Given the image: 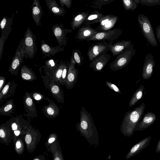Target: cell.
<instances>
[{
  "instance_id": "cell-1",
  "label": "cell",
  "mask_w": 160,
  "mask_h": 160,
  "mask_svg": "<svg viewBox=\"0 0 160 160\" xmlns=\"http://www.w3.org/2000/svg\"><path fill=\"white\" fill-rule=\"evenodd\" d=\"M80 115V122L76 124L77 130L80 132L81 135L83 136L91 145L98 146L99 144L98 134L91 115L83 106Z\"/></svg>"
},
{
  "instance_id": "cell-2",
  "label": "cell",
  "mask_w": 160,
  "mask_h": 160,
  "mask_svg": "<svg viewBox=\"0 0 160 160\" xmlns=\"http://www.w3.org/2000/svg\"><path fill=\"white\" fill-rule=\"evenodd\" d=\"M145 107V104L142 103L132 110L126 113L120 128L122 135L128 137L133 135L137 123L144 115Z\"/></svg>"
},
{
  "instance_id": "cell-3",
  "label": "cell",
  "mask_w": 160,
  "mask_h": 160,
  "mask_svg": "<svg viewBox=\"0 0 160 160\" xmlns=\"http://www.w3.org/2000/svg\"><path fill=\"white\" fill-rule=\"evenodd\" d=\"M136 52V50L132 43L125 51L117 56L109 64V68L116 71L122 69L130 62Z\"/></svg>"
},
{
  "instance_id": "cell-4",
  "label": "cell",
  "mask_w": 160,
  "mask_h": 160,
  "mask_svg": "<svg viewBox=\"0 0 160 160\" xmlns=\"http://www.w3.org/2000/svg\"><path fill=\"white\" fill-rule=\"evenodd\" d=\"M138 21L144 38L150 45L157 47L158 43L153 29L148 17L141 14L138 16Z\"/></svg>"
},
{
  "instance_id": "cell-5",
  "label": "cell",
  "mask_w": 160,
  "mask_h": 160,
  "mask_svg": "<svg viewBox=\"0 0 160 160\" xmlns=\"http://www.w3.org/2000/svg\"><path fill=\"white\" fill-rule=\"evenodd\" d=\"M22 39L24 58H32L37 50L36 43V37L28 27Z\"/></svg>"
},
{
  "instance_id": "cell-6",
  "label": "cell",
  "mask_w": 160,
  "mask_h": 160,
  "mask_svg": "<svg viewBox=\"0 0 160 160\" xmlns=\"http://www.w3.org/2000/svg\"><path fill=\"white\" fill-rule=\"evenodd\" d=\"M41 135L38 129L29 125L25 133L24 139L26 150L32 153L35 150L37 145L41 140Z\"/></svg>"
},
{
  "instance_id": "cell-7",
  "label": "cell",
  "mask_w": 160,
  "mask_h": 160,
  "mask_svg": "<svg viewBox=\"0 0 160 160\" xmlns=\"http://www.w3.org/2000/svg\"><path fill=\"white\" fill-rule=\"evenodd\" d=\"M110 42L101 41L92 44L88 48L87 55L89 61L107 53L109 51Z\"/></svg>"
},
{
  "instance_id": "cell-8",
  "label": "cell",
  "mask_w": 160,
  "mask_h": 160,
  "mask_svg": "<svg viewBox=\"0 0 160 160\" xmlns=\"http://www.w3.org/2000/svg\"><path fill=\"white\" fill-rule=\"evenodd\" d=\"M123 31L119 28L111 29L108 31L98 32L93 36L92 37L86 41H108L112 42L117 39L122 34Z\"/></svg>"
},
{
  "instance_id": "cell-9",
  "label": "cell",
  "mask_w": 160,
  "mask_h": 160,
  "mask_svg": "<svg viewBox=\"0 0 160 160\" xmlns=\"http://www.w3.org/2000/svg\"><path fill=\"white\" fill-rule=\"evenodd\" d=\"M24 58V51L23 48V39H21L20 44L16 51L11 62L8 71L11 74L16 75Z\"/></svg>"
},
{
  "instance_id": "cell-10",
  "label": "cell",
  "mask_w": 160,
  "mask_h": 160,
  "mask_svg": "<svg viewBox=\"0 0 160 160\" xmlns=\"http://www.w3.org/2000/svg\"><path fill=\"white\" fill-rule=\"evenodd\" d=\"M64 27V24L57 23L53 25L52 28L53 33L56 39L58 45L61 47L67 45L68 40L67 34L71 33L72 31V29L65 28Z\"/></svg>"
},
{
  "instance_id": "cell-11",
  "label": "cell",
  "mask_w": 160,
  "mask_h": 160,
  "mask_svg": "<svg viewBox=\"0 0 160 160\" xmlns=\"http://www.w3.org/2000/svg\"><path fill=\"white\" fill-rule=\"evenodd\" d=\"M76 62L71 56L67 76L66 87L67 88L72 89L76 83L78 78V70L75 67Z\"/></svg>"
},
{
  "instance_id": "cell-12",
  "label": "cell",
  "mask_w": 160,
  "mask_h": 160,
  "mask_svg": "<svg viewBox=\"0 0 160 160\" xmlns=\"http://www.w3.org/2000/svg\"><path fill=\"white\" fill-rule=\"evenodd\" d=\"M118 18L117 16L109 14L104 15L100 19L99 25L95 29L99 32L111 30L117 22Z\"/></svg>"
},
{
  "instance_id": "cell-13",
  "label": "cell",
  "mask_w": 160,
  "mask_h": 160,
  "mask_svg": "<svg viewBox=\"0 0 160 160\" xmlns=\"http://www.w3.org/2000/svg\"><path fill=\"white\" fill-rule=\"evenodd\" d=\"M155 62L152 54L148 53L145 57L142 69V76L143 78L148 79L152 75Z\"/></svg>"
},
{
  "instance_id": "cell-14",
  "label": "cell",
  "mask_w": 160,
  "mask_h": 160,
  "mask_svg": "<svg viewBox=\"0 0 160 160\" xmlns=\"http://www.w3.org/2000/svg\"><path fill=\"white\" fill-rule=\"evenodd\" d=\"M156 118V114L152 112H148L144 114L140 120L137 123L135 131H142L152 125L155 121Z\"/></svg>"
},
{
  "instance_id": "cell-15",
  "label": "cell",
  "mask_w": 160,
  "mask_h": 160,
  "mask_svg": "<svg viewBox=\"0 0 160 160\" xmlns=\"http://www.w3.org/2000/svg\"><path fill=\"white\" fill-rule=\"evenodd\" d=\"M13 134L9 125L2 124L0 127V142L9 145L12 140Z\"/></svg>"
},
{
  "instance_id": "cell-16",
  "label": "cell",
  "mask_w": 160,
  "mask_h": 160,
  "mask_svg": "<svg viewBox=\"0 0 160 160\" xmlns=\"http://www.w3.org/2000/svg\"><path fill=\"white\" fill-rule=\"evenodd\" d=\"M151 138V136H149L134 145L126 155V159H128L139 153L149 145Z\"/></svg>"
},
{
  "instance_id": "cell-17",
  "label": "cell",
  "mask_w": 160,
  "mask_h": 160,
  "mask_svg": "<svg viewBox=\"0 0 160 160\" xmlns=\"http://www.w3.org/2000/svg\"><path fill=\"white\" fill-rule=\"evenodd\" d=\"M111 58V56L107 53L98 57L89 64V66L96 72H100L108 62Z\"/></svg>"
},
{
  "instance_id": "cell-18",
  "label": "cell",
  "mask_w": 160,
  "mask_h": 160,
  "mask_svg": "<svg viewBox=\"0 0 160 160\" xmlns=\"http://www.w3.org/2000/svg\"><path fill=\"white\" fill-rule=\"evenodd\" d=\"M98 32L90 25H83L79 28L75 38L79 41L86 40Z\"/></svg>"
},
{
  "instance_id": "cell-19",
  "label": "cell",
  "mask_w": 160,
  "mask_h": 160,
  "mask_svg": "<svg viewBox=\"0 0 160 160\" xmlns=\"http://www.w3.org/2000/svg\"><path fill=\"white\" fill-rule=\"evenodd\" d=\"M10 125L13 134L12 141L15 140L19 136L24 137L25 131L29 125L20 121L15 120L11 122Z\"/></svg>"
},
{
  "instance_id": "cell-20",
  "label": "cell",
  "mask_w": 160,
  "mask_h": 160,
  "mask_svg": "<svg viewBox=\"0 0 160 160\" xmlns=\"http://www.w3.org/2000/svg\"><path fill=\"white\" fill-rule=\"evenodd\" d=\"M110 42L109 51L113 56H117L125 51L132 43L131 40H122L112 44V42Z\"/></svg>"
},
{
  "instance_id": "cell-21",
  "label": "cell",
  "mask_w": 160,
  "mask_h": 160,
  "mask_svg": "<svg viewBox=\"0 0 160 160\" xmlns=\"http://www.w3.org/2000/svg\"><path fill=\"white\" fill-rule=\"evenodd\" d=\"M32 16L36 25L41 26V19L44 12L38 0H34L31 7Z\"/></svg>"
},
{
  "instance_id": "cell-22",
  "label": "cell",
  "mask_w": 160,
  "mask_h": 160,
  "mask_svg": "<svg viewBox=\"0 0 160 160\" xmlns=\"http://www.w3.org/2000/svg\"><path fill=\"white\" fill-rule=\"evenodd\" d=\"M41 48L42 55H44L43 58L46 57H52L57 53L63 51L64 49L63 47H61L59 45L54 47L50 46L46 43L43 39L41 40Z\"/></svg>"
},
{
  "instance_id": "cell-23",
  "label": "cell",
  "mask_w": 160,
  "mask_h": 160,
  "mask_svg": "<svg viewBox=\"0 0 160 160\" xmlns=\"http://www.w3.org/2000/svg\"><path fill=\"white\" fill-rule=\"evenodd\" d=\"M14 14L12 17H4L0 23L1 36L7 39L12 28Z\"/></svg>"
},
{
  "instance_id": "cell-24",
  "label": "cell",
  "mask_w": 160,
  "mask_h": 160,
  "mask_svg": "<svg viewBox=\"0 0 160 160\" xmlns=\"http://www.w3.org/2000/svg\"><path fill=\"white\" fill-rule=\"evenodd\" d=\"M47 6L54 16H64L66 12L64 8L60 7L55 0H45Z\"/></svg>"
},
{
  "instance_id": "cell-25",
  "label": "cell",
  "mask_w": 160,
  "mask_h": 160,
  "mask_svg": "<svg viewBox=\"0 0 160 160\" xmlns=\"http://www.w3.org/2000/svg\"><path fill=\"white\" fill-rule=\"evenodd\" d=\"M89 14L88 12H83L74 16L71 22L72 29L75 30L83 25Z\"/></svg>"
},
{
  "instance_id": "cell-26",
  "label": "cell",
  "mask_w": 160,
  "mask_h": 160,
  "mask_svg": "<svg viewBox=\"0 0 160 160\" xmlns=\"http://www.w3.org/2000/svg\"><path fill=\"white\" fill-rule=\"evenodd\" d=\"M47 151L52 153V160H64L58 140L52 143Z\"/></svg>"
},
{
  "instance_id": "cell-27",
  "label": "cell",
  "mask_w": 160,
  "mask_h": 160,
  "mask_svg": "<svg viewBox=\"0 0 160 160\" xmlns=\"http://www.w3.org/2000/svg\"><path fill=\"white\" fill-rule=\"evenodd\" d=\"M49 104L45 106L43 108V112L45 115L49 118H54L59 113L58 107L52 101H49Z\"/></svg>"
},
{
  "instance_id": "cell-28",
  "label": "cell",
  "mask_w": 160,
  "mask_h": 160,
  "mask_svg": "<svg viewBox=\"0 0 160 160\" xmlns=\"http://www.w3.org/2000/svg\"><path fill=\"white\" fill-rule=\"evenodd\" d=\"M103 16L102 13L97 10H95L89 13L83 25H90L93 24L99 23L101 18Z\"/></svg>"
},
{
  "instance_id": "cell-29",
  "label": "cell",
  "mask_w": 160,
  "mask_h": 160,
  "mask_svg": "<svg viewBox=\"0 0 160 160\" xmlns=\"http://www.w3.org/2000/svg\"><path fill=\"white\" fill-rule=\"evenodd\" d=\"M24 103L27 112L37 116L35 105L29 93L26 92L24 97Z\"/></svg>"
},
{
  "instance_id": "cell-30",
  "label": "cell",
  "mask_w": 160,
  "mask_h": 160,
  "mask_svg": "<svg viewBox=\"0 0 160 160\" xmlns=\"http://www.w3.org/2000/svg\"><path fill=\"white\" fill-rule=\"evenodd\" d=\"M14 149L16 153L19 156L22 155L24 150L25 143L24 137L19 136L12 141Z\"/></svg>"
},
{
  "instance_id": "cell-31",
  "label": "cell",
  "mask_w": 160,
  "mask_h": 160,
  "mask_svg": "<svg viewBox=\"0 0 160 160\" xmlns=\"http://www.w3.org/2000/svg\"><path fill=\"white\" fill-rule=\"evenodd\" d=\"M21 75L23 79L32 81L36 79V76L32 70L28 67L22 65L21 68Z\"/></svg>"
},
{
  "instance_id": "cell-32",
  "label": "cell",
  "mask_w": 160,
  "mask_h": 160,
  "mask_svg": "<svg viewBox=\"0 0 160 160\" xmlns=\"http://www.w3.org/2000/svg\"><path fill=\"white\" fill-rule=\"evenodd\" d=\"M65 63V62L61 60L57 64V67L53 72L52 78L54 81L56 82L60 81Z\"/></svg>"
},
{
  "instance_id": "cell-33",
  "label": "cell",
  "mask_w": 160,
  "mask_h": 160,
  "mask_svg": "<svg viewBox=\"0 0 160 160\" xmlns=\"http://www.w3.org/2000/svg\"><path fill=\"white\" fill-rule=\"evenodd\" d=\"M144 89V86L142 84L141 85L132 96L129 104V107H131L134 106L138 101L142 98Z\"/></svg>"
},
{
  "instance_id": "cell-34",
  "label": "cell",
  "mask_w": 160,
  "mask_h": 160,
  "mask_svg": "<svg viewBox=\"0 0 160 160\" xmlns=\"http://www.w3.org/2000/svg\"><path fill=\"white\" fill-rule=\"evenodd\" d=\"M13 102L12 99L8 101L0 108V114L1 115H8L12 112Z\"/></svg>"
},
{
  "instance_id": "cell-35",
  "label": "cell",
  "mask_w": 160,
  "mask_h": 160,
  "mask_svg": "<svg viewBox=\"0 0 160 160\" xmlns=\"http://www.w3.org/2000/svg\"><path fill=\"white\" fill-rule=\"evenodd\" d=\"M51 91L53 96L56 98H58L62 103L64 102L63 95L62 93L60 88L57 85L53 84L50 86Z\"/></svg>"
},
{
  "instance_id": "cell-36",
  "label": "cell",
  "mask_w": 160,
  "mask_h": 160,
  "mask_svg": "<svg viewBox=\"0 0 160 160\" xmlns=\"http://www.w3.org/2000/svg\"><path fill=\"white\" fill-rule=\"evenodd\" d=\"M71 56L78 65H81L84 62V58L79 50L76 49L72 51Z\"/></svg>"
},
{
  "instance_id": "cell-37",
  "label": "cell",
  "mask_w": 160,
  "mask_h": 160,
  "mask_svg": "<svg viewBox=\"0 0 160 160\" xmlns=\"http://www.w3.org/2000/svg\"><path fill=\"white\" fill-rule=\"evenodd\" d=\"M122 3L124 9L126 11L135 10L137 7V4L134 0H122Z\"/></svg>"
},
{
  "instance_id": "cell-38",
  "label": "cell",
  "mask_w": 160,
  "mask_h": 160,
  "mask_svg": "<svg viewBox=\"0 0 160 160\" xmlns=\"http://www.w3.org/2000/svg\"><path fill=\"white\" fill-rule=\"evenodd\" d=\"M113 0H97L92 3L91 7L94 8L101 9L102 6L106 5L114 1Z\"/></svg>"
},
{
  "instance_id": "cell-39",
  "label": "cell",
  "mask_w": 160,
  "mask_h": 160,
  "mask_svg": "<svg viewBox=\"0 0 160 160\" xmlns=\"http://www.w3.org/2000/svg\"><path fill=\"white\" fill-rule=\"evenodd\" d=\"M69 65V63L68 62L65 63L62 76L61 80L60 81V84L62 85H66V79Z\"/></svg>"
},
{
  "instance_id": "cell-40",
  "label": "cell",
  "mask_w": 160,
  "mask_h": 160,
  "mask_svg": "<svg viewBox=\"0 0 160 160\" xmlns=\"http://www.w3.org/2000/svg\"><path fill=\"white\" fill-rule=\"evenodd\" d=\"M58 140V135L55 133H51L48 137L45 146L47 148L52 143Z\"/></svg>"
},
{
  "instance_id": "cell-41",
  "label": "cell",
  "mask_w": 160,
  "mask_h": 160,
  "mask_svg": "<svg viewBox=\"0 0 160 160\" xmlns=\"http://www.w3.org/2000/svg\"><path fill=\"white\" fill-rule=\"evenodd\" d=\"M142 6H151L160 5V0H140Z\"/></svg>"
},
{
  "instance_id": "cell-42",
  "label": "cell",
  "mask_w": 160,
  "mask_h": 160,
  "mask_svg": "<svg viewBox=\"0 0 160 160\" xmlns=\"http://www.w3.org/2000/svg\"><path fill=\"white\" fill-rule=\"evenodd\" d=\"M54 59H49L47 60L45 63V66L48 68L52 69L53 71L56 68L57 66V63L56 62L57 61H54Z\"/></svg>"
},
{
  "instance_id": "cell-43",
  "label": "cell",
  "mask_w": 160,
  "mask_h": 160,
  "mask_svg": "<svg viewBox=\"0 0 160 160\" xmlns=\"http://www.w3.org/2000/svg\"><path fill=\"white\" fill-rule=\"evenodd\" d=\"M106 84L110 88L119 94H122L119 88L114 83L110 82L108 81H105Z\"/></svg>"
},
{
  "instance_id": "cell-44",
  "label": "cell",
  "mask_w": 160,
  "mask_h": 160,
  "mask_svg": "<svg viewBox=\"0 0 160 160\" xmlns=\"http://www.w3.org/2000/svg\"><path fill=\"white\" fill-rule=\"evenodd\" d=\"M10 84L11 82H8L4 87L2 91L0 93V99L1 100L2 99L3 97L8 93L9 88L10 85Z\"/></svg>"
},
{
  "instance_id": "cell-45",
  "label": "cell",
  "mask_w": 160,
  "mask_h": 160,
  "mask_svg": "<svg viewBox=\"0 0 160 160\" xmlns=\"http://www.w3.org/2000/svg\"><path fill=\"white\" fill-rule=\"evenodd\" d=\"M59 3L62 8L66 6L68 8H70L72 5V0H59Z\"/></svg>"
},
{
  "instance_id": "cell-46",
  "label": "cell",
  "mask_w": 160,
  "mask_h": 160,
  "mask_svg": "<svg viewBox=\"0 0 160 160\" xmlns=\"http://www.w3.org/2000/svg\"><path fill=\"white\" fill-rule=\"evenodd\" d=\"M6 39L4 37L1 35L0 38V60L3 54L4 45Z\"/></svg>"
},
{
  "instance_id": "cell-47",
  "label": "cell",
  "mask_w": 160,
  "mask_h": 160,
  "mask_svg": "<svg viewBox=\"0 0 160 160\" xmlns=\"http://www.w3.org/2000/svg\"><path fill=\"white\" fill-rule=\"evenodd\" d=\"M48 156V153L45 151L43 154L38 155L32 160H47Z\"/></svg>"
},
{
  "instance_id": "cell-48",
  "label": "cell",
  "mask_w": 160,
  "mask_h": 160,
  "mask_svg": "<svg viewBox=\"0 0 160 160\" xmlns=\"http://www.w3.org/2000/svg\"><path fill=\"white\" fill-rule=\"evenodd\" d=\"M5 83V78L3 76H1L0 78V91L3 87Z\"/></svg>"
},
{
  "instance_id": "cell-49",
  "label": "cell",
  "mask_w": 160,
  "mask_h": 160,
  "mask_svg": "<svg viewBox=\"0 0 160 160\" xmlns=\"http://www.w3.org/2000/svg\"><path fill=\"white\" fill-rule=\"evenodd\" d=\"M156 38L160 44V25L158 26L156 28Z\"/></svg>"
},
{
  "instance_id": "cell-50",
  "label": "cell",
  "mask_w": 160,
  "mask_h": 160,
  "mask_svg": "<svg viewBox=\"0 0 160 160\" xmlns=\"http://www.w3.org/2000/svg\"><path fill=\"white\" fill-rule=\"evenodd\" d=\"M156 152L157 153L160 152V139L157 144L156 149Z\"/></svg>"
},
{
  "instance_id": "cell-51",
  "label": "cell",
  "mask_w": 160,
  "mask_h": 160,
  "mask_svg": "<svg viewBox=\"0 0 160 160\" xmlns=\"http://www.w3.org/2000/svg\"><path fill=\"white\" fill-rule=\"evenodd\" d=\"M34 98L36 100H39L42 98L41 96L38 94H37L35 95H34Z\"/></svg>"
},
{
  "instance_id": "cell-52",
  "label": "cell",
  "mask_w": 160,
  "mask_h": 160,
  "mask_svg": "<svg viewBox=\"0 0 160 160\" xmlns=\"http://www.w3.org/2000/svg\"><path fill=\"white\" fill-rule=\"evenodd\" d=\"M134 1L137 4L140 3V0H134Z\"/></svg>"
}]
</instances>
